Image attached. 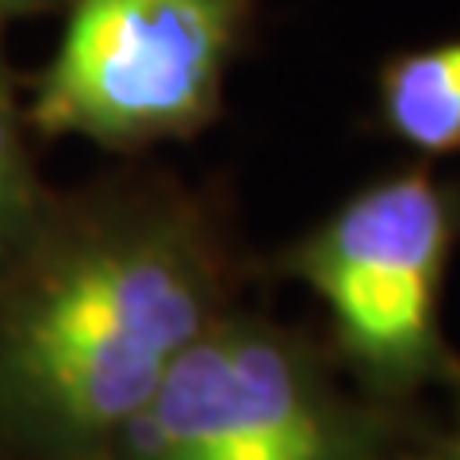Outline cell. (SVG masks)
Segmentation results:
<instances>
[{"instance_id": "6da1fadb", "label": "cell", "mask_w": 460, "mask_h": 460, "mask_svg": "<svg viewBox=\"0 0 460 460\" xmlns=\"http://www.w3.org/2000/svg\"><path fill=\"white\" fill-rule=\"evenodd\" d=\"M246 280L226 215L169 172L54 192L0 269V460H108Z\"/></svg>"}, {"instance_id": "7a4b0ae2", "label": "cell", "mask_w": 460, "mask_h": 460, "mask_svg": "<svg viewBox=\"0 0 460 460\" xmlns=\"http://www.w3.org/2000/svg\"><path fill=\"white\" fill-rule=\"evenodd\" d=\"M407 402L368 395L330 345L230 307L181 357L108 460H426Z\"/></svg>"}, {"instance_id": "3957f363", "label": "cell", "mask_w": 460, "mask_h": 460, "mask_svg": "<svg viewBox=\"0 0 460 460\" xmlns=\"http://www.w3.org/2000/svg\"><path fill=\"white\" fill-rule=\"evenodd\" d=\"M460 238V189L426 165L368 181L272 257L319 299L338 365L387 402L460 372L441 330V288Z\"/></svg>"}, {"instance_id": "277c9868", "label": "cell", "mask_w": 460, "mask_h": 460, "mask_svg": "<svg viewBox=\"0 0 460 460\" xmlns=\"http://www.w3.org/2000/svg\"><path fill=\"white\" fill-rule=\"evenodd\" d=\"M257 0H66L27 100L31 131L115 154L199 135L250 39Z\"/></svg>"}, {"instance_id": "5b68a950", "label": "cell", "mask_w": 460, "mask_h": 460, "mask_svg": "<svg viewBox=\"0 0 460 460\" xmlns=\"http://www.w3.org/2000/svg\"><path fill=\"white\" fill-rule=\"evenodd\" d=\"M380 123L422 157L460 154V35L395 54L380 69Z\"/></svg>"}, {"instance_id": "8992f818", "label": "cell", "mask_w": 460, "mask_h": 460, "mask_svg": "<svg viewBox=\"0 0 460 460\" xmlns=\"http://www.w3.org/2000/svg\"><path fill=\"white\" fill-rule=\"evenodd\" d=\"M54 204L31 150V119L20 96V81L4 54L0 31V269L16 257L42 226Z\"/></svg>"}, {"instance_id": "52a82bcc", "label": "cell", "mask_w": 460, "mask_h": 460, "mask_svg": "<svg viewBox=\"0 0 460 460\" xmlns=\"http://www.w3.org/2000/svg\"><path fill=\"white\" fill-rule=\"evenodd\" d=\"M456 384V407H453V419L445 429L429 434V445H426V460H460V372L453 376Z\"/></svg>"}, {"instance_id": "ba28073f", "label": "cell", "mask_w": 460, "mask_h": 460, "mask_svg": "<svg viewBox=\"0 0 460 460\" xmlns=\"http://www.w3.org/2000/svg\"><path fill=\"white\" fill-rule=\"evenodd\" d=\"M66 0H0V31L12 20H27V16H42L50 8H62Z\"/></svg>"}]
</instances>
